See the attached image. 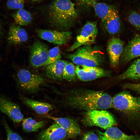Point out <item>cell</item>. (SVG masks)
<instances>
[{"label": "cell", "mask_w": 140, "mask_h": 140, "mask_svg": "<svg viewBox=\"0 0 140 140\" xmlns=\"http://www.w3.org/2000/svg\"><path fill=\"white\" fill-rule=\"evenodd\" d=\"M112 100L110 95L103 91L76 90L68 96L66 102L70 107L88 111L111 108Z\"/></svg>", "instance_id": "obj_1"}, {"label": "cell", "mask_w": 140, "mask_h": 140, "mask_svg": "<svg viewBox=\"0 0 140 140\" xmlns=\"http://www.w3.org/2000/svg\"><path fill=\"white\" fill-rule=\"evenodd\" d=\"M47 11L51 25L63 31L72 26L78 16L74 5L71 0H54L48 6Z\"/></svg>", "instance_id": "obj_2"}, {"label": "cell", "mask_w": 140, "mask_h": 140, "mask_svg": "<svg viewBox=\"0 0 140 140\" xmlns=\"http://www.w3.org/2000/svg\"><path fill=\"white\" fill-rule=\"evenodd\" d=\"M66 56L67 58L77 65L97 67L103 60L101 53L90 45L81 46L74 53Z\"/></svg>", "instance_id": "obj_3"}, {"label": "cell", "mask_w": 140, "mask_h": 140, "mask_svg": "<svg viewBox=\"0 0 140 140\" xmlns=\"http://www.w3.org/2000/svg\"><path fill=\"white\" fill-rule=\"evenodd\" d=\"M112 107L128 115H137L140 114V98L122 92L112 98Z\"/></svg>", "instance_id": "obj_4"}, {"label": "cell", "mask_w": 140, "mask_h": 140, "mask_svg": "<svg viewBox=\"0 0 140 140\" xmlns=\"http://www.w3.org/2000/svg\"><path fill=\"white\" fill-rule=\"evenodd\" d=\"M85 120L88 125L95 126L105 129L113 127L116 124L113 115L105 110L87 111Z\"/></svg>", "instance_id": "obj_5"}, {"label": "cell", "mask_w": 140, "mask_h": 140, "mask_svg": "<svg viewBox=\"0 0 140 140\" xmlns=\"http://www.w3.org/2000/svg\"><path fill=\"white\" fill-rule=\"evenodd\" d=\"M18 83L23 89L31 93L37 92L44 82L41 76L33 74L27 69L19 70L17 74Z\"/></svg>", "instance_id": "obj_6"}, {"label": "cell", "mask_w": 140, "mask_h": 140, "mask_svg": "<svg viewBox=\"0 0 140 140\" xmlns=\"http://www.w3.org/2000/svg\"><path fill=\"white\" fill-rule=\"evenodd\" d=\"M98 32L96 24L92 22H87L77 36L75 41L67 51H72L82 46L90 45L95 41Z\"/></svg>", "instance_id": "obj_7"}, {"label": "cell", "mask_w": 140, "mask_h": 140, "mask_svg": "<svg viewBox=\"0 0 140 140\" xmlns=\"http://www.w3.org/2000/svg\"><path fill=\"white\" fill-rule=\"evenodd\" d=\"M49 50L46 44L39 40L35 41L30 48L31 66L34 68L43 66L47 60Z\"/></svg>", "instance_id": "obj_8"}, {"label": "cell", "mask_w": 140, "mask_h": 140, "mask_svg": "<svg viewBox=\"0 0 140 140\" xmlns=\"http://www.w3.org/2000/svg\"><path fill=\"white\" fill-rule=\"evenodd\" d=\"M36 32L41 39L58 45L66 44L69 41L72 37V32L69 31L37 29Z\"/></svg>", "instance_id": "obj_9"}, {"label": "cell", "mask_w": 140, "mask_h": 140, "mask_svg": "<svg viewBox=\"0 0 140 140\" xmlns=\"http://www.w3.org/2000/svg\"><path fill=\"white\" fill-rule=\"evenodd\" d=\"M77 77L83 81L93 80L101 77L109 76L111 72L96 67L77 65L75 68Z\"/></svg>", "instance_id": "obj_10"}, {"label": "cell", "mask_w": 140, "mask_h": 140, "mask_svg": "<svg viewBox=\"0 0 140 140\" xmlns=\"http://www.w3.org/2000/svg\"><path fill=\"white\" fill-rule=\"evenodd\" d=\"M73 138L66 130L55 122L39 134L38 139L39 140H64Z\"/></svg>", "instance_id": "obj_11"}, {"label": "cell", "mask_w": 140, "mask_h": 140, "mask_svg": "<svg viewBox=\"0 0 140 140\" xmlns=\"http://www.w3.org/2000/svg\"><path fill=\"white\" fill-rule=\"evenodd\" d=\"M0 110L15 123H19L24 119L19 106L9 99L2 96H0Z\"/></svg>", "instance_id": "obj_12"}, {"label": "cell", "mask_w": 140, "mask_h": 140, "mask_svg": "<svg viewBox=\"0 0 140 140\" xmlns=\"http://www.w3.org/2000/svg\"><path fill=\"white\" fill-rule=\"evenodd\" d=\"M124 43L120 38H113L109 41L107 50L111 65L115 67L118 65L123 52Z\"/></svg>", "instance_id": "obj_13"}, {"label": "cell", "mask_w": 140, "mask_h": 140, "mask_svg": "<svg viewBox=\"0 0 140 140\" xmlns=\"http://www.w3.org/2000/svg\"><path fill=\"white\" fill-rule=\"evenodd\" d=\"M139 56L140 35L137 34L124 48L120 59L123 63H126Z\"/></svg>", "instance_id": "obj_14"}, {"label": "cell", "mask_w": 140, "mask_h": 140, "mask_svg": "<svg viewBox=\"0 0 140 140\" xmlns=\"http://www.w3.org/2000/svg\"><path fill=\"white\" fill-rule=\"evenodd\" d=\"M97 133L100 140H140V137L126 135L116 127L108 128L103 132L98 130Z\"/></svg>", "instance_id": "obj_15"}, {"label": "cell", "mask_w": 140, "mask_h": 140, "mask_svg": "<svg viewBox=\"0 0 140 140\" xmlns=\"http://www.w3.org/2000/svg\"><path fill=\"white\" fill-rule=\"evenodd\" d=\"M46 117L58 123L74 137L80 134V127L76 122L73 119L66 117H55L50 115L47 116Z\"/></svg>", "instance_id": "obj_16"}, {"label": "cell", "mask_w": 140, "mask_h": 140, "mask_svg": "<svg viewBox=\"0 0 140 140\" xmlns=\"http://www.w3.org/2000/svg\"><path fill=\"white\" fill-rule=\"evenodd\" d=\"M28 36L26 30L19 26L13 24L10 27L8 40L11 44H19L26 41Z\"/></svg>", "instance_id": "obj_17"}, {"label": "cell", "mask_w": 140, "mask_h": 140, "mask_svg": "<svg viewBox=\"0 0 140 140\" xmlns=\"http://www.w3.org/2000/svg\"><path fill=\"white\" fill-rule=\"evenodd\" d=\"M107 31L111 34H115L119 31L121 22L117 11L113 8L104 22Z\"/></svg>", "instance_id": "obj_18"}, {"label": "cell", "mask_w": 140, "mask_h": 140, "mask_svg": "<svg viewBox=\"0 0 140 140\" xmlns=\"http://www.w3.org/2000/svg\"><path fill=\"white\" fill-rule=\"evenodd\" d=\"M68 63L66 60L60 59L47 66L46 69L47 76L53 80H61L64 69Z\"/></svg>", "instance_id": "obj_19"}, {"label": "cell", "mask_w": 140, "mask_h": 140, "mask_svg": "<svg viewBox=\"0 0 140 140\" xmlns=\"http://www.w3.org/2000/svg\"><path fill=\"white\" fill-rule=\"evenodd\" d=\"M21 98L25 104L38 114H46L53 109V106L48 103L38 101L24 96H22Z\"/></svg>", "instance_id": "obj_20"}, {"label": "cell", "mask_w": 140, "mask_h": 140, "mask_svg": "<svg viewBox=\"0 0 140 140\" xmlns=\"http://www.w3.org/2000/svg\"><path fill=\"white\" fill-rule=\"evenodd\" d=\"M118 78L121 80L140 78V58L135 60L126 71L118 76Z\"/></svg>", "instance_id": "obj_21"}, {"label": "cell", "mask_w": 140, "mask_h": 140, "mask_svg": "<svg viewBox=\"0 0 140 140\" xmlns=\"http://www.w3.org/2000/svg\"><path fill=\"white\" fill-rule=\"evenodd\" d=\"M12 16L16 23L20 25H26L32 22V17L31 13L24 9L18 10Z\"/></svg>", "instance_id": "obj_22"}, {"label": "cell", "mask_w": 140, "mask_h": 140, "mask_svg": "<svg viewBox=\"0 0 140 140\" xmlns=\"http://www.w3.org/2000/svg\"><path fill=\"white\" fill-rule=\"evenodd\" d=\"M93 7L96 15L104 22L113 7L105 3L96 2L91 5Z\"/></svg>", "instance_id": "obj_23"}, {"label": "cell", "mask_w": 140, "mask_h": 140, "mask_svg": "<svg viewBox=\"0 0 140 140\" xmlns=\"http://www.w3.org/2000/svg\"><path fill=\"white\" fill-rule=\"evenodd\" d=\"M23 130L27 132H36L44 125V121L38 122L31 117L24 118L22 121Z\"/></svg>", "instance_id": "obj_24"}, {"label": "cell", "mask_w": 140, "mask_h": 140, "mask_svg": "<svg viewBox=\"0 0 140 140\" xmlns=\"http://www.w3.org/2000/svg\"><path fill=\"white\" fill-rule=\"evenodd\" d=\"M75 68L73 63L68 62L64 69L62 75V79L68 81L75 80L77 76Z\"/></svg>", "instance_id": "obj_25"}, {"label": "cell", "mask_w": 140, "mask_h": 140, "mask_svg": "<svg viewBox=\"0 0 140 140\" xmlns=\"http://www.w3.org/2000/svg\"><path fill=\"white\" fill-rule=\"evenodd\" d=\"M61 55L59 48L58 46L54 47L49 50L48 59L43 66H47L60 60Z\"/></svg>", "instance_id": "obj_26"}, {"label": "cell", "mask_w": 140, "mask_h": 140, "mask_svg": "<svg viewBox=\"0 0 140 140\" xmlns=\"http://www.w3.org/2000/svg\"><path fill=\"white\" fill-rule=\"evenodd\" d=\"M128 20L135 28L140 31V13L132 12L129 15Z\"/></svg>", "instance_id": "obj_27"}, {"label": "cell", "mask_w": 140, "mask_h": 140, "mask_svg": "<svg viewBox=\"0 0 140 140\" xmlns=\"http://www.w3.org/2000/svg\"><path fill=\"white\" fill-rule=\"evenodd\" d=\"M7 6L11 9H23L24 5V0H8Z\"/></svg>", "instance_id": "obj_28"}, {"label": "cell", "mask_w": 140, "mask_h": 140, "mask_svg": "<svg viewBox=\"0 0 140 140\" xmlns=\"http://www.w3.org/2000/svg\"><path fill=\"white\" fill-rule=\"evenodd\" d=\"M7 140H23L18 134L13 131L6 123L5 124Z\"/></svg>", "instance_id": "obj_29"}, {"label": "cell", "mask_w": 140, "mask_h": 140, "mask_svg": "<svg viewBox=\"0 0 140 140\" xmlns=\"http://www.w3.org/2000/svg\"><path fill=\"white\" fill-rule=\"evenodd\" d=\"M123 86L125 88L140 93V82L137 83H127L124 84Z\"/></svg>", "instance_id": "obj_30"}, {"label": "cell", "mask_w": 140, "mask_h": 140, "mask_svg": "<svg viewBox=\"0 0 140 140\" xmlns=\"http://www.w3.org/2000/svg\"><path fill=\"white\" fill-rule=\"evenodd\" d=\"M82 140H100L99 137L93 131L86 132L84 135Z\"/></svg>", "instance_id": "obj_31"}, {"label": "cell", "mask_w": 140, "mask_h": 140, "mask_svg": "<svg viewBox=\"0 0 140 140\" xmlns=\"http://www.w3.org/2000/svg\"><path fill=\"white\" fill-rule=\"evenodd\" d=\"M79 4L91 5L93 3L99 0H76Z\"/></svg>", "instance_id": "obj_32"}, {"label": "cell", "mask_w": 140, "mask_h": 140, "mask_svg": "<svg viewBox=\"0 0 140 140\" xmlns=\"http://www.w3.org/2000/svg\"><path fill=\"white\" fill-rule=\"evenodd\" d=\"M29 0L37 2V1H40L42 0Z\"/></svg>", "instance_id": "obj_33"}, {"label": "cell", "mask_w": 140, "mask_h": 140, "mask_svg": "<svg viewBox=\"0 0 140 140\" xmlns=\"http://www.w3.org/2000/svg\"><path fill=\"white\" fill-rule=\"evenodd\" d=\"M1 28H0V32H1Z\"/></svg>", "instance_id": "obj_34"}]
</instances>
